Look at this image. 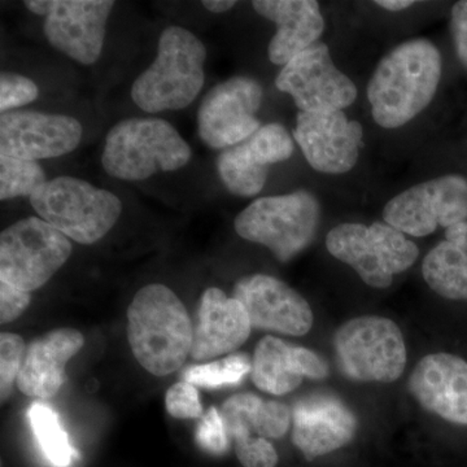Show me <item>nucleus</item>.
<instances>
[{"instance_id": "a878e982", "label": "nucleus", "mask_w": 467, "mask_h": 467, "mask_svg": "<svg viewBox=\"0 0 467 467\" xmlns=\"http://www.w3.org/2000/svg\"><path fill=\"white\" fill-rule=\"evenodd\" d=\"M30 427L46 459L54 467H69L78 459L57 411L43 402H34L27 410Z\"/></svg>"}, {"instance_id": "cd10ccee", "label": "nucleus", "mask_w": 467, "mask_h": 467, "mask_svg": "<svg viewBox=\"0 0 467 467\" xmlns=\"http://www.w3.org/2000/svg\"><path fill=\"white\" fill-rule=\"evenodd\" d=\"M47 182L36 161L0 156V199L32 196Z\"/></svg>"}, {"instance_id": "bb28decb", "label": "nucleus", "mask_w": 467, "mask_h": 467, "mask_svg": "<svg viewBox=\"0 0 467 467\" xmlns=\"http://www.w3.org/2000/svg\"><path fill=\"white\" fill-rule=\"evenodd\" d=\"M252 371V362L247 355H230L223 359L198 365L187 368L183 379L193 386L204 389H221L225 386H235L244 379Z\"/></svg>"}, {"instance_id": "aec40b11", "label": "nucleus", "mask_w": 467, "mask_h": 467, "mask_svg": "<svg viewBox=\"0 0 467 467\" xmlns=\"http://www.w3.org/2000/svg\"><path fill=\"white\" fill-rule=\"evenodd\" d=\"M251 330L250 317L241 301L227 297L220 288H208L199 306L190 355L202 361L232 353L247 342Z\"/></svg>"}, {"instance_id": "f03ea898", "label": "nucleus", "mask_w": 467, "mask_h": 467, "mask_svg": "<svg viewBox=\"0 0 467 467\" xmlns=\"http://www.w3.org/2000/svg\"><path fill=\"white\" fill-rule=\"evenodd\" d=\"M189 313L171 288L149 285L128 309V337L134 358L147 371L165 377L182 368L192 353Z\"/></svg>"}, {"instance_id": "0eeeda50", "label": "nucleus", "mask_w": 467, "mask_h": 467, "mask_svg": "<svg viewBox=\"0 0 467 467\" xmlns=\"http://www.w3.org/2000/svg\"><path fill=\"white\" fill-rule=\"evenodd\" d=\"M326 248L374 288L391 285L393 275L413 266L420 250L389 223H342L326 236Z\"/></svg>"}, {"instance_id": "473e14b6", "label": "nucleus", "mask_w": 467, "mask_h": 467, "mask_svg": "<svg viewBox=\"0 0 467 467\" xmlns=\"http://www.w3.org/2000/svg\"><path fill=\"white\" fill-rule=\"evenodd\" d=\"M234 448L244 467H275L278 462L275 448L264 438L236 439Z\"/></svg>"}, {"instance_id": "2eb2a0df", "label": "nucleus", "mask_w": 467, "mask_h": 467, "mask_svg": "<svg viewBox=\"0 0 467 467\" xmlns=\"http://www.w3.org/2000/svg\"><path fill=\"white\" fill-rule=\"evenodd\" d=\"M82 140L75 117L34 110H11L0 117V155L23 160L58 158L72 152Z\"/></svg>"}, {"instance_id": "9d476101", "label": "nucleus", "mask_w": 467, "mask_h": 467, "mask_svg": "<svg viewBox=\"0 0 467 467\" xmlns=\"http://www.w3.org/2000/svg\"><path fill=\"white\" fill-rule=\"evenodd\" d=\"M383 220L408 235L427 236L439 226L467 221V178L445 174L414 184L387 202Z\"/></svg>"}, {"instance_id": "393cba45", "label": "nucleus", "mask_w": 467, "mask_h": 467, "mask_svg": "<svg viewBox=\"0 0 467 467\" xmlns=\"http://www.w3.org/2000/svg\"><path fill=\"white\" fill-rule=\"evenodd\" d=\"M422 275L439 296L467 300V250L461 245L439 243L423 260Z\"/></svg>"}, {"instance_id": "c85d7f7f", "label": "nucleus", "mask_w": 467, "mask_h": 467, "mask_svg": "<svg viewBox=\"0 0 467 467\" xmlns=\"http://www.w3.org/2000/svg\"><path fill=\"white\" fill-rule=\"evenodd\" d=\"M26 347L20 335L2 333L0 335V384L2 401H5L14 389L26 356Z\"/></svg>"}, {"instance_id": "72a5a7b5", "label": "nucleus", "mask_w": 467, "mask_h": 467, "mask_svg": "<svg viewBox=\"0 0 467 467\" xmlns=\"http://www.w3.org/2000/svg\"><path fill=\"white\" fill-rule=\"evenodd\" d=\"M30 292L20 290L7 282L0 281V322L9 324L20 317L29 306Z\"/></svg>"}, {"instance_id": "2f4dec72", "label": "nucleus", "mask_w": 467, "mask_h": 467, "mask_svg": "<svg viewBox=\"0 0 467 467\" xmlns=\"http://www.w3.org/2000/svg\"><path fill=\"white\" fill-rule=\"evenodd\" d=\"M165 407L171 417L178 420H193L202 416L201 396L193 384L175 383L169 389L165 398Z\"/></svg>"}, {"instance_id": "e433bc0d", "label": "nucleus", "mask_w": 467, "mask_h": 467, "mask_svg": "<svg viewBox=\"0 0 467 467\" xmlns=\"http://www.w3.org/2000/svg\"><path fill=\"white\" fill-rule=\"evenodd\" d=\"M202 5L213 14H223V12L235 7L236 2L234 0H204Z\"/></svg>"}, {"instance_id": "6ab92c4d", "label": "nucleus", "mask_w": 467, "mask_h": 467, "mask_svg": "<svg viewBox=\"0 0 467 467\" xmlns=\"http://www.w3.org/2000/svg\"><path fill=\"white\" fill-rule=\"evenodd\" d=\"M411 395L426 410L454 425L467 426V361L434 353L418 362L409 380Z\"/></svg>"}, {"instance_id": "f257e3e1", "label": "nucleus", "mask_w": 467, "mask_h": 467, "mask_svg": "<svg viewBox=\"0 0 467 467\" xmlns=\"http://www.w3.org/2000/svg\"><path fill=\"white\" fill-rule=\"evenodd\" d=\"M442 73V57L426 38L396 46L378 63L367 94L374 121L383 129L407 125L434 100Z\"/></svg>"}, {"instance_id": "1a4fd4ad", "label": "nucleus", "mask_w": 467, "mask_h": 467, "mask_svg": "<svg viewBox=\"0 0 467 467\" xmlns=\"http://www.w3.org/2000/svg\"><path fill=\"white\" fill-rule=\"evenodd\" d=\"M72 254V243L41 217H27L0 235V281L24 291L41 288Z\"/></svg>"}, {"instance_id": "c756f323", "label": "nucleus", "mask_w": 467, "mask_h": 467, "mask_svg": "<svg viewBox=\"0 0 467 467\" xmlns=\"http://www.w3.org/2000/svg\"><path fill=\"white\" fill-rule=\"evenodd\" d=\"M38 86L27 77L16 73L3 72L0 76V110L2 113L20 109L36 100Z\"/></svg>"}, {"instance_id": "ddd939ff", "label": "nucleus", "mask_w": 467, "mask_h": 467, "mask_svg": "<svg viewBox=\"0 0 467 467\" xmlns=\"http://www.w3.org/2000/svg\"><path fill=\"white\" fill-rule=\"evenodd\" d=\"M263 88L251 77H233L208 91L199 109V135L214 150H227L250 140L261 128L257 119Z\"/></svg>"}, {"instance_id": "39448f33", "label": "nucleus", "mask_w": 467, "mask_h": 467, "mask_svg": "<svg viewBox=\"0 0 467 467\" xmlns=\"http://www.w3.org/2000/svg\"><path fill=\"white\" fill-rule=\"evenodd\" d=\"M319 220L318 199L297 190L251 202L236 216L234 227L245 241L265 245L276 259L287 263L315 241Z\"/></svg>"}, {"instance_id": "20e7f679", "label": "nucleus", "mask_w": 467, "mask_h": 467, "mask_svg": "<svg viewBox=\"0 0 467 467\" xmlns=\"http://www.w3.org/2000/svg\"><path fill=\"white\" fill-rule=\"evenodd\" d=\"M192 159V149L161 119H129L110 129L101 165L113 178L144 181L159 171H174Z\"/></svg>"}, {"instance_id": "4be33fe9", "label": "nucleus", "mask_w": 467, "mask_h": 467, "mask_svg": "<svg viewBox=\"0 0 467 467\" xmlns=\"http://www.w3.org/2000/svg\"><path fill=\"white\" fill-rule=\"evenodd\" d=\"M252 7L276 26L267 47L269 60L275 66L290 63L319 42L325 32V18L316 0H256Z\"/></svg>"}, {"instance_id": "4468645a", "label": "nucleus", "mask_w": 467, "mask_h": 467, "mask_svg": "<svg viewBox=\"0 0 467 467\" xmlns=\"http://www.w3.org/2000/svg\"><path fill=\"white\" fill-rule=\"evenodd\" d=\"M361 124L343 110L299 112L294 138L310 167L319 173H348L358 164L362 144Z\"/></svg>"}, {"instance_id": "f704fd0d", "label": "nucleus", "mask_w": 467, "mask_h": 467, "mask_svg": "<svg viewBox=\"0 0 467 467\" xmlns=\"http://www.w3.org/2000/svg\"><path fill=\"white\" fill-rule=\"evenodd\" d=\"M451 32L461 64L467 69V0H461L451 12Z\"/></svg>"}, {"instance_id": "b1692460", "label": "nucleus", "mask_w": 467, "mask_h": 467, "mask_svg": "<svg viewBox=\"0 0 467 467\" xmlns=\"http://www.w3.org/2000/svg\"><path fill=\"white\" fill-rule=\"evenodd\" d=\"M221 414L233 441L242 438L279 439L290 429L287 405L265 401L252 393H238L227 399Z\"/></svg>"}, {"instance_id": "c9c22d12", "label": "nucleus", "mask_w": 467, "mask_h": 467, "mask_svg": "<svg viewBox=\"0 0 467 467\" xmlns=\"http://www.w3.org/2000/svg\"><path fill=\"white\" fill-rule=\"evenodd\" d=\"M445 241L454 243L467 250V221L448 227L445 230Z\"/></svg>"}, {"instance_id": "7ed1b4c3", "label": "nucleus", "mask_w": 467, "mask_h": 467, "mask_svg": "<svg viewBox=\"0 0 467 467\" xmlns=\"http://www.w3.org/2000/svg\"><path fill=\"white\" fill-rule=\"evenodd\" d=\"M204 43L182 26H168L159 39L158 57L135 79L131 99L150 113L186 109L204 85Z\"/></svg>"}, {"instance_id": "6e6552de", "label": "nucleus", "mask_w": 467, "mask_h": 467, "mask_svg": "<svg viewBox=\"0 0 467 467\" xmlns=\"http://www.w3.org/2000/svg\"><path fill=\"white\" fill-rule=\"evenodd\" d=\"M334 346L343 373L358 382H395L407 365L404 337L389 318L350 319L337 328Z\"/></svg>"}, {"instance_id": "a211bd4d", "label": "nucleus", "mask_w": 467, "mask_h": 467, "mask_svg": "<svg viewBox=\"0 0 467 467\" xmlns=\"http://www.w3.org/2000/svg\"><path fill=\"white\" fill-rule=\"evenodd\" d=\"M292 441L312 461L349 444L358 431V418L348 405L330 392L304 396L292 410Z\"/></svg>"}, {"instance_id": "dca6fc26", "label": "nucleus", "mask_w": 467, "mask_h": 467, "mask_svg": "<svg viewBox=\"0 0 467 467\" xmlns=\"http://www.w3.org/2000/svg\"><path fill=\"white\" fill-rule=\"evenodd\" d=\"M294 150L287 129L272 122L261 126L245 142L223 150L217 159L218 174L234 195L250 198L265 186L267 165L285 161Z\"/></svg>"}, {"instance_id": "9b49d317", "label": "nucleus", "mask_w": 467, "mask_h": 467, "mask_svg": "<svg viewBox=\"0 0 467 467\" xmlns=\"http://www.w3.org/2000/svg\"><path fill=\"white\" fill-rule=\"evenodd\" d=\"M26 8L45 17L46 38L67 57L91 66L100 57L112 0H27Z\"/></svg>"}, {"instance_id": "7c9ffc66", "label": "nucleus", "mask_w": 467, "mask_h": 467, "mask_svg": "<svg viewBox=\"0 0 467 467\" xmlns=\"http://www.w3.org/2000/svg\"><path fill=\"white\" fill-rule=\"evenodd\" d=\"M195 439L202 450L208 453H225L229 448V435L223 414L216 408H209L207 413L202 414L201 422L196 427Z\"/></svg>"}, {"instance_id": "4c0bfd02", "label": "nucleus", "mask_w": 467, "mask_h": 467, "mask_svg": "<svg viewBox=\"0 0 467 467\" xmlns=\"http://www.w3.org/2000/svg\"><path fill=\"white\" fill-rule=\"evenodd\" d=\"M411 0H377L376 5L389 12H400L414 5Z\"/></svg>"}, {"instance_id": "412c9836", "label": "nucleus", "mask_w": 467, "mask_h": 467, "mask_svg": "<svg viewBox=\"0 0 467 467\" xmlns=\"http://www.w3.org/2000/svg\"><path fill=\"white\" fill-rule=\"evenodd\" d=\"M85 344L84 335L75 328H57L34 339L26 347L17 376V387L29 398H54L66 382V365Z\"/></svg>"}, {"instance_id": "f8f14e48", "label": "nucleus", "mask_w": 467, "mask_h": 467, "mask_svg": "<svg viewBox=\"0 0 467 467\" xmlns=\"http://www.w3.org/2000/svg\"><path fill=\"white\" fill-rule=\"evenodd\" d=\"M275 86L290 95L300 112L343 110L358 99V88L335 66L328 46L322 42L285 64Z\"/></svg>"}, {"instance_id": "f3484780", "label": "nucleus", "mask_w": 467, "mask_h": 467, "mask_svg": "<svg viewBox=\"0 0 467 467\" xmlns=\"http://www.w3.org/2000/svg\"><path fill=\"white\" fill-rule=\"evenodd\" d=\"M250 317L252 328L292 337L309 333L313 312L308 301L275 276L254 275L242 278L234 288Z\"/></svg>"}, {"instance_id": "423d86ee", "label": "nucleus", "mask_w": 467, "mask_h": 467, "mask_svg": "<svg viewBox=\"0 0 467 467\" xmlns=\"http://www.w3.org/2000/svg\"><path fill=\"white\" fill-rule=\"evenodd\" d=\"M30 204L43 221L81 244L104 238L122 211L112 192L73 177L47 181L30 196Z\"/></svg>"}, {"instance_id": "5701e85b", "label": "nucleus", "mask_w": 467, "mask_h": 467, "mask_svg": "<svg viewBox=\"0 0 467 467\" xmlns=\"http://www.w3.org/2000/svg\"><path fill=\"white\" fill-rule=\"evenodd\" d=\"M252 380L261 391L282 396L296 389L304 378L324 379L328 368L312 350L291 346L275 337H265L254 350Z\"/></svg>"}]
</instances>
